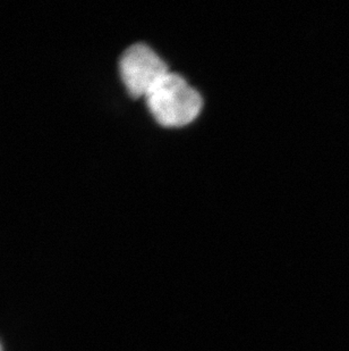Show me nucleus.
Returning <instances> with one entry per match:
<instances>
[{
    "mask_svg": "<svg viewBox=\"0 0 349 351\" xmlns=\"http://www.w3.org/2000/svg\"><path fill=\"white\" fill-rule=\"evenodd\" d=\"M0 351H3V349H1V346H0Z\"/></svg>",
    "mask_w": 349,
    "mask_h": 351,
    "instance_id": "obj_3",
    "label": "nucleus"
},
{
    "mask_svg": "<svg viewBox=\"0 0 349 351\" xmlns=\"http://www.w3.org/2000/svg\"><path fill=\"white\" fill-rule=\"evenodd\" d=\"M148 110L160 125L181 128L193 122L201 112L200 93L177 73L169 72L145 97Z\"/></svg>",
    "mask_w": 349,
    "mask_h": 351,
    "instance_id": "obj_1",
    "label": "nucleus"
},
{
    "mask_svg": "<svg viewBox=\"0 0 349 351\" xmlns=\"http://www.w3.org/2000/svg\"><path fill=\"white\" fill-rule=\"evenodd\" d=\"M122 82L134 98L146 97L169 73L165 60L145 43H135L124 51L119 62Z\"/></svg>",
    "mask_w": 349,
    "mask_h": 351,
    "instance_id": "obj_2",
    "label": "nucleus"
}]
</instances>
